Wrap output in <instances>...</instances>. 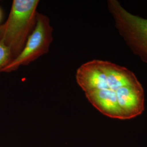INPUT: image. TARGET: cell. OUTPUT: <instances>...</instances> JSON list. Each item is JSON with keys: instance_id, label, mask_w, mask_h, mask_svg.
I'll use <instances>...</instances> for the list:
<instances>
[{"instance_id": "obj_1", "label": "cell", "mask_w": 147, "mask_h": 147, "mask_svg": "<svg viewBox=\"0 0 147 147\" xmlns=\"http://www.w3.org/2000/svg\"><path fill=\"white\" fill-rule=\"evenodd\" d=\"M77 83L84 93L95 90H116L140 83L131 70L109 61L95 59L77 70Z\"/></svg>"}, {"instance_id": "obj_2", "label": "cell", "mask_w": 147, "mask_h": 147, "mask_svg": "<svg viewBox=\"0 0 147 147\" xmlns=\"http://www.w3.org/2000/svg\"><path fill=\"white\" fill-rule=\"evenodd\" d=\"M38 0H14L8 18L0 25V41L9 48L13 60L20 53L36 25Z\"/></svg>"}, {"instance_id": "obj_3", "label": "cell", "mask_w": 147, "mask_h": 147, "mask_svg": "<svg viewBox=\"0 0 147 147\" xmlns=\"http://www.w3.org/2000/svg\"><path fill=\"white\" fill-rule=\"evenodd\" d=\"M107 5L119 34L132 53L147 64V19L126 11L118 0H109Z\"/></svg>"}, {"instance_id": "obj_4", "label": "cell", "mask_w": 147, "mask_h": 147, "mask_svg": "<svg viewBox=\"0 0 147 147\" xmlns=\"http://www.w3.org/2000/svg\"><path fill=\"white\" fill-rule=\"evenodd\" d=\"M53 28L48 17L37 13L34 29L28 36L20 53L13 60L2 72L15 71L21 65H27L49 51L53 41Z\"/></svg>"}, {"instance_id": "obj_5", "label": "cell", "mask_w": 147, "mask_h": 147, "mask_svg": "<svg viewBox=\"0 0 147 147\" xmlns=\"http://www.w3.org/2000/svg\"><path fill=\"white\" fill-rule=\"evenodd\" d=\"M12 61L13 58L9 48L3 42L0 41V74Z\"/></svg>"}, {"instance_id": "obj_6", "label": "cell", "mask_w": 147, "mask_h": 147, "mask_svg": "<svg viewBox=\"0 0 147 147\" xmlns=\"http://www.w3.org/2000/svg\"><path fill=\"white\" fill-rule=\"evenodd\" d=\"M2 11L0 8V21L1 20V19H2Z\"/></svg>"}]
</instances>
